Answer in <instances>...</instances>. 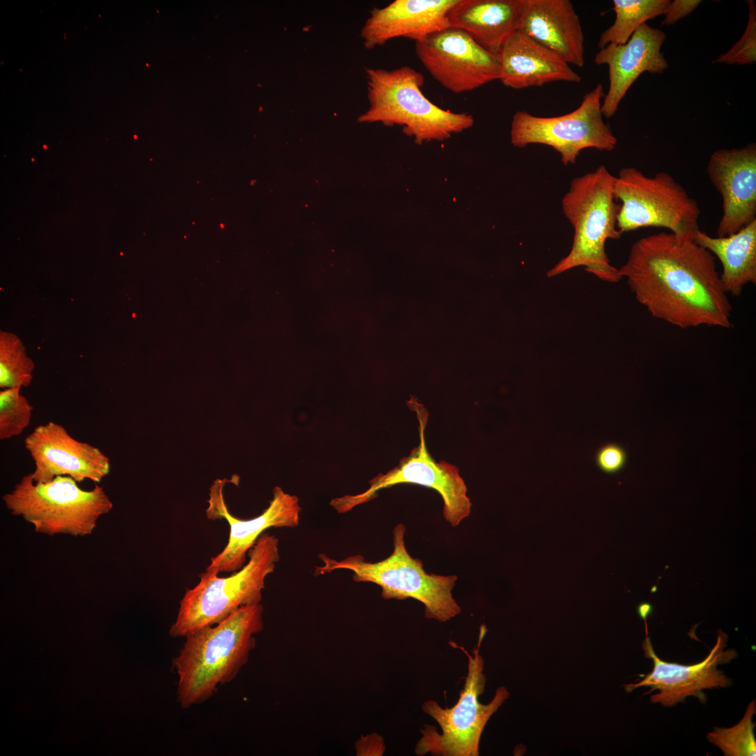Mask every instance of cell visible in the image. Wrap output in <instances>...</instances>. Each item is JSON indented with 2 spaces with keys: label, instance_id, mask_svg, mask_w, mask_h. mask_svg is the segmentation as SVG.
Returning a JSON list of instances; mask_svg holds the SVG:
<instances>
[{
  "label": "cell",
  "instance_id": "7",
  "mask_svg": "<svg viewBox=\"0 0 756 756\" xmlns=\"http://www.w3.org/2000/svg\"><path fill=\"white\" fill-rule=\"evenodd\" d=\"M77 483L68 476L36 483L28 474L2 500L13 515L31 524L37 533L83 537L92 533L99 517L113 505L102 486L95 484L86 491Z\"/></svg>",
  "mask_w": 756,
  "mask_h": 756
},
{
  "label": "cell",
  "instance_id": "11",
  "mask_svg": "<svg viewBox=\"0 0 756 756\" xmlns=\"http://www.w3.org/2000/svg\"><path fill=\"white\" fill-rule=\"evenodd\" d=\"M414 405L419 421L420 443L399 464L385 474H379L370 481V487L356 495H345L330 500L337 512H349L356 506L374 498L379 491L396 484H412L435 490L443 500L442 514L445 520L457 526L471 512L472 503L467 496V487L458 468L444 461L437 462L429 453L424 430L427 415Z\"/></svg>",
  "mask_w": 756,
  "mask_h": 756
},
{
  "label": "cell",
  "instance_id": "19",
  "mask_svg": "<svg viewBox=\"0 0 756 756\" xmlns=\"http://www.w3.org/2000/svg\"><path fill=\"white\" fill-rule=\"evenodd\" d=\"M517 30L569 64L584 66V34L579 16L569 0H524Z\"/></svg>",
  "mask_w": 756,
  "mask_h": 756
},
{
  "label": "cell",
  "instance_id": "20",
  "mask_svg": "<svg viewBox=\"0 0 756 756\" xmlns=\"http://www.w3.org/2000/svg\"><path fill=\"white\" fill-rule=\"evenodd\" d=\"M498 55L499 80L508 88L518 90L555 81L581 80L559 55L518 30L507 38Z\"/></svg>",
  "mask_w": 756,
  "mask_h": 756
},
{
  "label": "cell",
  "instance_id": "8",
  "mask_svg": "<svg viewBox=\"0 0 756 756\" xmlns=\"http://www.w3.org/2000/svg\"><path fill=\"white\" fill-rule=\"evenodd\" d=\"M486 632V628L483 624L472 656L463 648L450 642L468 657V675L460 697L451 708H442L433 700L424 703L423 710L438 723L442 734L437 732L435 727L425 724L421 729L422 737L416 745L417 755L427 753L438 756L479 755V740L486 722L509 696L507 690L501 686L488 704H482L478 700L486 684L484 659L479 654Z\"/></svg>",
  "mask_w": 756,
  "mask_h": 756
},
{
  "label": "cell",
  "instance_id": "5",
  "mask_svg": "<svg viewBox=\"0 0 756 756\" xmlns=\"http://www.w3.org/2000/svg\"><path fill=\"white\" fill-rule=\"evenodd\" d=\"M405 530L402 524L394 527L393 550L383 560L370 562L360 554L337 560L320 554L318 558L323 565L316 566L314 574L320 575L339 569L349 570L353 573L354 582L379 585L382 598L398 600L412 598L424 605L426 618L441 622L449 620L461 612L451 594L457 576L427 573L421 560L412 558L408 553L404 539Z\"/></svg>",
  "mask_w": 756,
  "mask_h": 756
},
{
  "label": "cell",
  "instance_id": "1",
  "mask_svg": "<svg viewBox=\"0 0 756 756\" xmlns=\"http://www.w3.org/2000/svg\"><path fill=\"white\" fill-rule=\"evenodd\" d=\"M618 270L657 319L682 329L732 326V305L715 256L689 237L669 232L640 238Z\"/></svg>",
  "mask_w": 756,
  "mask_h": 756
},
{
  "label": "cell",
  "instance_id": "6",
  "mask_svg": "<svg viewBox=\"0 0 756 756\" xmlns=\"http://www.w3.org/2000/svg\"><path fill=\"white\" fill-rule=\"evenodd\" d=\"M248 561L227 577L202 573L198 584L188 589L179 603L172 637H186L216 624L241 607L260 603L267 576L280 559L279 539L264 532L248 552Z\"/></svg>",
  "mask_w": 756,
  "mask_h": 756
},
{
  "label": "cell",
  "instance_id": "4",
  "mask_svg": "<svg viewBox=\"0 0 756 756\" xmlns=\"http://www.w3.org/2000/svg\"><path fill=\"white\" fill-rule=\"evenodd\" d=\"M369 107L359 122L400 125L403 132L421 144L443 141L474 124L472 115L443 109L424 96V76L409 66L392 70L365 69Z\"/></svg>",
  "mask_w": 756,
  "mask_h": 756
},
{
  "label": "cell",
  "instance_id": "10",
  "mask_svg": "<svg viewBox=\"0 0 756 756\" xmlns=\"http://www.w3.org/2000/svg\"><path fill=\"white\" fill-rule=\"evenodd\" d=\"M603 87L598 83L587 92L573 111L554 117H540L524 111L512 116L510 141L517 148L530 144L552 147L567 166L574 164L580 152L586 148L611 151L617 139L603 120L601 99Z\"/></svg>",
  "mask_w": 756,
  "mask_h": 756
},
{
  "label": "cell",
  "instance_id": "25",
  "mask_svg": "<svg viewBox=\"0 0 756 756\" xmlns=\"http://www.w3.org/2000/svg\"><path fill=\"white\" fill-rule=\"evenodd\" d=\"M756 702L752 699L747 706L740 721L730 727H714L708 732V741L717 746L725 756H755L756 740L754 734Z\"/></svg>",
  "mask_w": 756,
  "mask_h": 756
},
{
  "label": "cell",
  "instance_id": "16",
  "mask_svg": "<svg viewBox=\"0 0 756 756\" xmlns=\"http://www.w3.org/2000/svg\"><path fill=\"white\" fill-rule=\"evenodd\" d=\"M708 178L720 194L718 237L733 234L756 220V144L718 149L708 160Z\"/></svg>",
  "mask_w": 756,
  "mask_h": 756
},
{
  "label": "cell",
  "instance_id": "15",
  "mask_svg": "<svg viewBox=\"0 0 756 756\" xmlns=\"http://www.w3.org/2000/svg\"><path fill=\"white\" fill-rule=\"evenodd\" d=\"M34 463L29 473L36 483L68 476L77 482H100L111 470L109 458L99 448L76 440L62 425L53 421L36 426L24 440Z\"/></svg>",
  "mask_w": 756,
  "mask_h": 756
},
{
  "label": "cell",
  "instance_id": "13",
  "mask_svg": "<svg viewBox=\"0 0 756 756\" xmlns=\"http://www.w3.org/2000/svg\"><path fill=\"white\" fill-rule=\"evenodd\" d=\"M728 636L721 629L718 631L717 640L708 654L701 662L682 665L662 660L655 653L650 638L646 636L642 647L646 658L653 662L652 671L644 676L636 683L624 685L626 692L641 687H650L649 694L652 704H659L664 707L673 706L678 703H685L686 697L695 696L700 703L705 704L708 699L704 690L727 688L732 686V680L722 670L720 664H729L738 657L734 648H727Z\"/></svg>",
  "mask_w": 756,
  "mask_h": 756
},
{
  "label": "cell",
  "instance_id": "26",
  "mask_svg": "<svg viewBox=\"0 0 756 756\" xmlns=\"http://www.w3.org/2000/svg\"><path fill=\"white\" fill-rule=\"evenodd\" d=\"M20 387L0 391V439L9 440L21 435L29 426L34 410L20 393Z\"/></svg>",
  "mask_w": 756,
  "mask_h": 756
},
{
  "label": "cell",
  "instance_id": "28",
  "mask_svg": "<svg viewBox=\"0 0 756 756\" xmlns=\"http://www.w3.org/2000/svg\"><path fill=\"white\" fill-rule=\"evenodd\" d=\"M596 461L603 471L614 473L619 471L625 464L626 454L621 447L616 444H608L599 450Z\"/></svg>",
  "mask_w": 756,
  "mask_h": 756
},
{
  "label": "cell",
  "instance_id": "22",
  "mask_svg": "<svg viewBox=\"0 0 756 756\" xmlns=\"http://www.w3.org/2000/svg\"><path fill=\"white\" fill-rule=\"evenodd\" d=\"M693 240L721 262L720 276L727 294L738 297L748 284H756V220L726 237H713L699 230Z\"/></svg>",
  "mask_w": 756,
  "mask_h": 756
},
{
  "label": "cell",
  "instance_id": "2",
  "mask_svg": "<svg viewBox=\"0 0 756 756\" xmlns=\"http://www.w3.org/2000/svg\"><path fill=\"white\" fill-rule=\"evenodd\" d=\"M262 615L260 603L243 606L220 622L185 637L173 661L181 708L204 702L235 678L255 646V635L263 629Z\"/></svg>",
  "mask_w": 756,
  "mask_h": 756
},
{
  "label": "cell",
  "instance_id": "12",
  "mask_svg": "<svg viewBox=\"0 0 756 756\" xmlns=\"http://www.w3.org/2000/svg\"><path fill=\"white\" fill-rule=\"evenodd\" d=\"M415 52L433 78L454 93L499 80L500 61L465 31L448 27L415 42Z\"/></svg>",
  "mask_w": 756,
  "mask_h": 756
},
{
  "label": "cell",
  "instance_id": "27",
  "mask_svg": "<svg viewBox=\"0 0 756 756\" xmlns=\"http://www.w3.org/2000/svg\"><path fill=\"white\" fill-rule=\"evenodd\" d=\"M746 2L748 6V21L743 35L728 51L715 59L714 63L744 65L755 62L756 6L753 0Z\"/></svg>",
  "mask_w": 756,
  "mask_h": 756
},
{
  "label": "cell",
  "instance_id": "3",
  "mask_svg": "<svg viewBox=\"0 0 756 756\" xmlns=\"http://www.w3.org/2000/svg\"><path fill=\"white\" fill-rule=\"evenodd\" d=\"M615 176L604 165L575 178L561 200L563 213L574 229L568 254L550 270L552 277L576 267L610 283L622 277L612 266L606 253L608 239H618L622 233L617 227L620 204L613 193Z\"/></svg>",
  "mask_w": 756,
  "mask_h": 756
},
{
  "label": "cell",
  "instance_id": "23",
  "mask_svg": "<svg viewBox=\"0 0 756 756\" xmlns=\"http://www.w3.org/2000/svg\"><path fill=\"white\" fill-rule=\"evenodd\" d=\"M612 2L615 20L601 33L598 43L600 49L608 44L626 43L640 26L664 15L671 1L614 0Z\"/></svg>",
  "mask_w": 756,
  "mask_h": 756
},
{
  "label": "cell",
  "instance_id": "24",
  "mask_svg": "<svg viewBox=\"0 0 756 756\" xmlns=\"http://www.w3.org/2000/svg\"><path fill=\"white\" fill-rule=\"evenodd\" d=\"M34 363L15 334L0 332V387H27L32 380Z\"/></svg>",
  "mask_w": 756,
  "mask_h": 756
},
{
  "label": "cell",
  "instance_id": "17",
  "mask_svg": "<svg viewBox=\"0 0 756 756\" xmlns=\"http://www.w3.org/2000/svg\"><path fill=\"white\" fill-rule=\"evenodd\" d=\"M666 37L662 30L646 22L626 43L608 44L596 54L594 62L608 65L609 71V88L601 104L603 116L615 115L628 90L641 74H662L668 68V63L661 51Z\"/></svg>",
  "mask_w": 756,
  "mask_h": 756
},
{
  "label": "cell",
  "instance_id": "29",
  "mask_svg": "<svg viewBox=\"0 0 756 756\" xmlns=\"http://www.w3.org/2000/svg\"><path fill=\"white\" fill-rule=\"evenodd\" d=\"M701 3L700 0H674L667 7L662 25L670 26L687 16Z\"/></svg>",
  "mask_w": 756,
  "mask_h": 756
},
{
  "label": "cell",
  "instance_id": "18",
  "mask_svg": "<svg viewBox=\"0 0 756 756\" xmlns=\"http://www.w3.org/2000/svg\"><path fill=\"white\" fill-rule=\"evenodd\" d=\"M458 0H396L370 12L360 37L367 49L404 37L420 41L449 27L448 13Z\"/></svg>",
  "mask_w": 756,
  "mask_h": 756
},
{
  "label": "cell",
  "instance_id": "9",
  "mask_svg": "<svg viewBox=\"0 0 756 756\" xmlns=\"http://www.w3.org/2000/svg\"><path fill=\"white\" fill-rule=\"evenodd\" d=\"M613 193L621 202L617 227L622 234L664 227L693 240L700 230L697 202L666 172L649 176L635 167H624L615 177Z\"/></svg>",
  "mask_w": 756,
  "mask_h": 756
},
{
  "label": "cell",
  "instance_id": "14",
  "mask_svg": "<svg viewBox=\"0 0 756 756\" xmlns=\"http://www.w3.org/2000/svg\"><path fill=\"white\" fill-rule=\"evenodd\" d=\"M227 479H216L210 487L209 519H225L230 526L229 539L224 549L211 558L205 570L209 575L220 572L233 573L241 569L249 550L258 538L270 528H295L299 525L301 507L298 498L284 491L280 486L273 489V498L261 514L250 519H241L231 514L223 497Z\"/></svg>",
  "mask_w": 756,
  "mask_h": 756
},
{
  "label": "cell",
  "instance_id": "21",
  "mask_svg": "<svg viewBox=\"0 0 756 756\" xmlns=\"http://www.w3.org/2000/svg\"><path fill=\"white\" fill-rule=\"evenodd\" d=\"M524 7V0H458L448 13L449 24L498 54L518 29Z\"/></svg>",
  "mask_w": 756,
  "mask_h": 756
}]
</instances>
